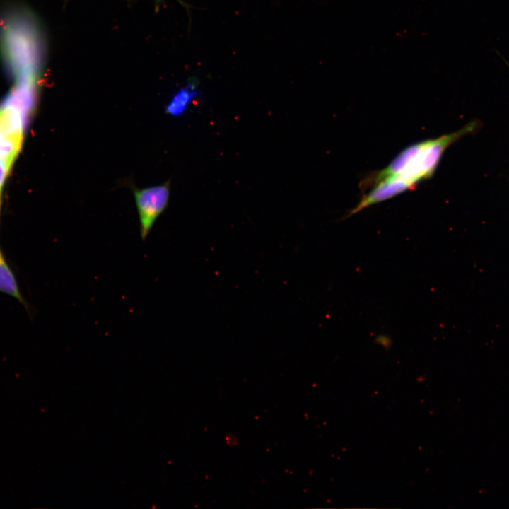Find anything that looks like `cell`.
Instances as JSON below:
<instances>
[{
  "label": "cell",
  "instance_id": "cell-1",
  "mask_svg": "<svg viewBox=\"0 0 509 509\" xmlns=\"http://www.w3.org/2000/svg\"><path fill=\"white\" fill-rule=\"evenodd\" d=\"M478 124L473 121L460 130L427 140V143L412 163L397 177H400L413 185L423 179L429 178L434 171L445 149L462 136L472 132Z\"/></svg>",
  "mask_w": 509,
  "mask_h": 509
},
{
  "label": "cell",
  "instance_id": "cell-2",
  "mask_svg": "<svg viewBox=\"0 0 509 509\" xmlns=\"http://www.w3.org/2000/svg\"><path fill=\"white\" fill-rule=\"evenodd\" d=\"M26 114L13 104L0 107V160L10 168L22 146Z\"/></svg>",
  "mask_w": 509,
  "mask_h": 509
},
{
  "label": "cell",
  "instance_id": "cell-3",
  "mask_svg": "<svg viewBox=\"0 0 509 509\" xmlns=\"http://www.w3.org/2000/svg\"><path fill=\"white\" fill-rule=\"evenodd\" d=\"M170 182L133 190L137 207L140 235L145 240L156 221L165 209L170 196Z\"/></svg>",
  "mask_w": 509,
  "mask_h": 509
},
{
  "label": "cell",
  "instance_id": "cell-4",
  "mask_svg": "<svg viewBox=\"0 0 509 509\" xmlns=\"http://www.w3.org/2000/svg\"><path fill=\"white\" fill-rule=\"evenodd\" d=\"M427 143V140L411 145L402 151L391 163L380 171L373 172L366 176L360 184L362 189L398 177L412 163Z\"/></svg>",
  "mask_w": 509,
  "mask_h": 509
},
{
  "label": "cell",
  "instance_id": "cell-5",
  "mask_svg": "<svg viewBox=\"0 0 509 509\" xmlns=\"http://www.w3.org/2000/svg\"><path fill=\"white\" fill-rule=\"evenodd\" d=\"M414 187L415 186L400 177L382 181L373 186L372 190L361 198L357 206L350 211L347 216H351L371 205L390 199Z\"/></svg>",
  "mask_w": 509,
  "mask_h": 509
},
{
  "label": "cell",
  "instance_id": "cell-6",
  "mask_svg": "<svg viewBox=\"0 0 509 509\" xmlns=\"http://www.w3.org/2000/svg\"><path fill=\"white\" fill-rule=\"evenodd\" d=\"M0 292L8 294L25 305L20 292L15 275L0 248Z\"/></svg>",
  "mask_w": 509,
  "mask_h": 509
},
{
  "label": "cell",
  "instance_id": "cell-7",
  "mask_svg": "<svg viewBox=\"0 0 509 509\" xmlns=\"http://www.w3.org/2000/svg\"><path fill=\"white\" fill-rule=\"evenodd\" d=\"M192 85V83L190 88L187 86V88L182 89L174 96L166 108L168 113L177 115L181 114L185 110L187 104L197 94Z\"/></svg>",
  "mask_w": 509,
  "mask_h": 509
},
{
  "label": "cell",
  "instance_id": "cell-8",
  "mask_svg": "<svg viewBox=\"0 0 509 509\" xmlns=\"http://www.w3.org/2000/svg\"><path fill=\"white\" fill-rule=\"evenodd\" d=\"M11 168L1 160H0V194L6 176Z\"/></svg>",
  "mask_w": 509,
  "mask_h": 509
},
{
  "label": "cell",
  "instance_id": "cell-9",
  "mask_svg": "<svg viewBox=\"0 0 509 509\" xmlns=\"http://www.w3.org/2000/svg\"><path fill=\"white\" fill-rule=\"evenodd\" d=\"M156 1L158 3V2L161 1L162 0H156ZM177 1H179L180 3L183 4L184 5H186L182 1H180V0H177Z\"/></svg>",
  "mask_w": 509,
  "mask_h": 509
}]
</instances>
